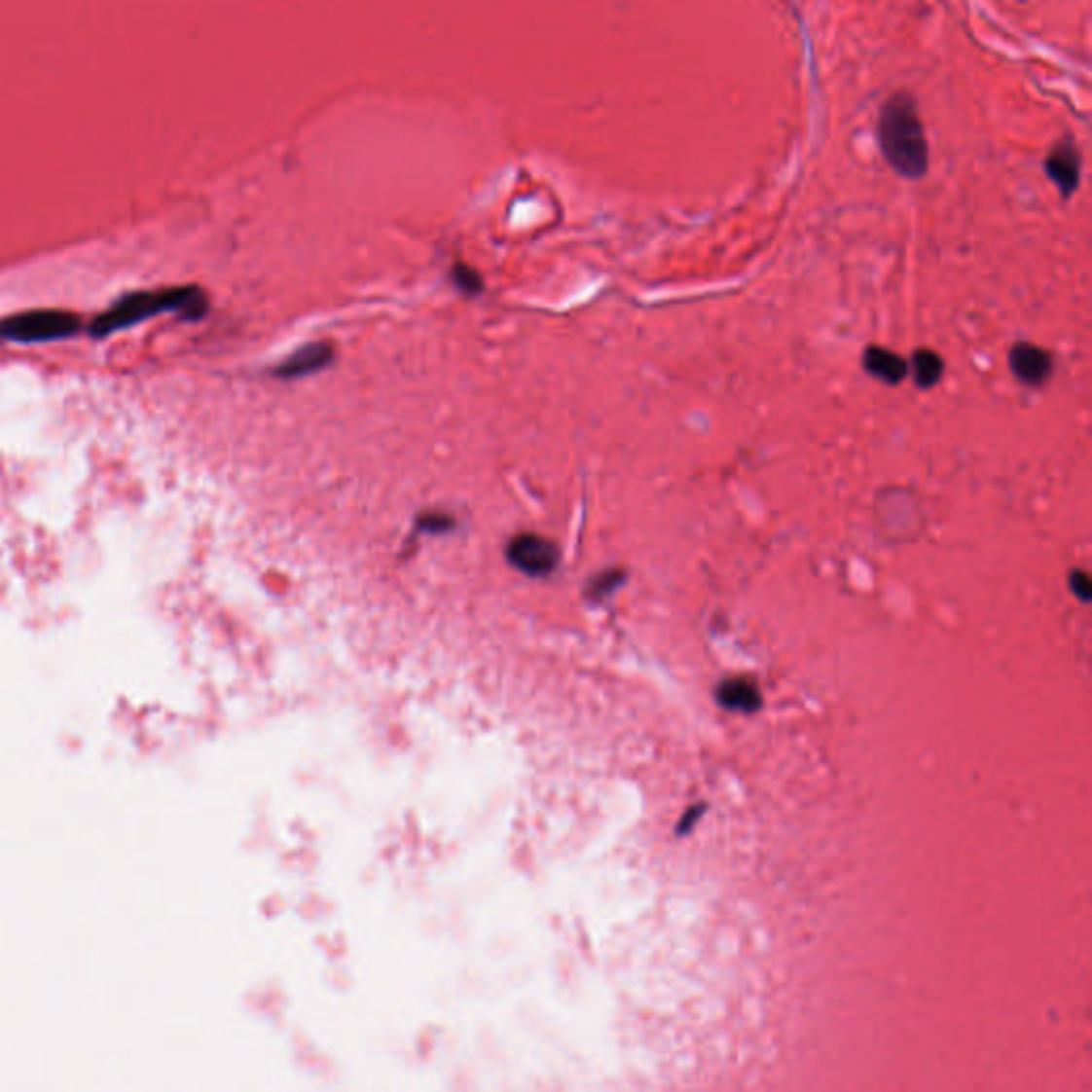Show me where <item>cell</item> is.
I'll use <instances>...</instances> for the list:
<instances>
[{"mask_svg": "<svg viewBox=\"0 0 1092 1092\" xmlns=\"http://www.w3.org/2000/svg\"><path fill=\"white\" fill-rule=\"evenodd\" d=\"M80 329V318L62 309H30L3 320L0 336L19 344H41L71 338Z\"/></svg>", "mask_w": 1092, "mask_h": 1092, "instance_id": "3", "label": "cell"}, {"mask_svg": "<svg viewBox=\"0 0 1092 1092\" xmlns=\"http://www.w3.org/2000/svg\"><path fill=\"white\" fill-rule=\"evenodd\" d=\"M626 581V572L623 570H604L600 572L598 576H594L592 581L587 585V596L594 598V600H601L610 596L615 589Z\"/></svg>", "mask_w": 1092, "mask_h": 1092, "instance_id": "11", "label": "cell"}, {"mask_svg": "<svg viewBox=\"0 0 1092 1092\" xmlns=\"http://www.w3.org/2000/svg\"><path fill=\"white\" fill-rule=\"evenodd\" d=\"M506 560L512 567L531 578H542L555 572L560 564V549L549 538L538 533H517L506 544Z\"/></svg>", "mask_w": 1092, "mask_h": 1092, "instance_id": "4", "label": "cell"}, {"mask_svg": "<svg viewBox=\"0 0 1092 1092\" xmlns=\"http://www.w3.org/2000/svg\"><path fill=\"white\" fill-rule=\"evenodd\" d=\"M205 308V297L195 286L139 291L120 299L114 308H109L105 314H100L92 322L91 331L94 338H107L111 333L135 327L143 320L163 314V311H184L188 316L199 318Z\"/></svg>", "mask_w": 1092, "mask_h": 1092, "instance_id": "2", "label": "cell"}, {"mask_svg": "<svg viewBox=\"0 0 1092 1092\" xmlns=\"http://www.w3.org/2000/svg\"><path fill=\"white\" fill-rule=\"evenodd\" d=\"M879 146L892 169L918 180L928 171V143L918 116L916 100L898 92L888 100L879 116Z\"/></svg>", "mask_w": 1092, "mask_h": 1092, "instance_id": "1", "label": "cell"}, {"mask_svg": "<svg viewBox=\"0 0 1092 1092\" xmlns=\"http://www.w3.org/2000/svg\"><path fill=\"white\" fill-rule=\"evenodd\" d=\"M453 528H455V519L451 515H444L440 510L422 512V515L417 519V529L427 533H444V531H451Z\"/></svg>", "mask_w": 1092, "mask_h": 1092, "instance_id": "12", "label": "cell"}, {"mask_svg": "<svg viewBox=\"0 0 1092 1092\" xmlns=\"http://www.w3.org/2000/svg\"><path fill=\"white\" fill-rule=\"evenodd\" d=\"M336 359V348L327 342H314L306 344V346L297 348L286 356L282 363L273 367V376L282 378V381H295V378H304L309 374L322 372Z\"/></svg>", "mask_w": 1092, "mask_h": 1092, "instance_id": "6", "label": "cell"}, {"mask_svg": "<svg viewBox=\"0 0 1092 1092\" xmlns=\"http://www.w3.org/2000/svg\"><path fill=\"white\" fill-rule=\"evenodd\" d=\"M1009 367L1013 376L1027 386H1043L1054 372L1052 354L1029 342L1013 344L1009 350Z\"/></svg>", "mask_w": 1092, "mask_h": 1092, "instance_id": "5", "label": "cell"}, {"mask_svg": "<svg viewBox=\"0 0 1092 1092\" xmlns=\"http://www.w3.org/2000/svg\"><path fill=\"white\" fill-rule=\"evenodd\" d=\"M717 700L730 710L753 712L762 707L760 689L749 678H728L717 689Z\"/></svg>", "mask_w": 1092, "mask_h": 1092, "instance_id": "9", "label": "cell"}, {"mask_svg": "<svg viewBox=\"0 0 1092 1092\" xmlns=\"http://www.w3.org/2000/svg\"><path fill=\"white\" fill-rule=\"evenodd\" d=\"M1045 173L1050 180L1058 186V191L1063 197H1072L1079 186V154L1065 141L1061 146H1056L1045 161Z\"/></svg>", "mask_w": 1092, "mask_h": 1092, "instance_id": "7", "label": "cell"}, {"mask_svg": "<svg viewBox=\"0 0 1092 1092\" xmlns=\"http://www.w3.org/2000/svg\"><path fill=\"white\" fill-rule=\"evenodd\" d=\"M862 365L866 374H871L873 378H877V381H882L886 384L902 382L909 372V363L902 359L900 354L879 346H868L864 350Z\"/></svg>", "mask_w": 1092, "mask_h": 1092, "instance_id": "8", "label": "cell"}, {"mask_svg": "<svg viewBox=\"0 0 1092 1092\" xmlns=\"http://www.w3.org/2000/svg\"><path fill=\"white\" fill-rule=\"evenodd\" d=\"M1069 587H1072V592L1082 601H1088L1092 596L1090 576L1084 570H1074L1069 574Z\"/></svg>", "mask_w": 1092, "mask_h": 1092, "instance_id": "14", "label": "cell"}, {"mask_svg": "<svg viewBox=\"0 0 1092 1092\" xmlns=\"http://www.w3.org/2000/svg\"><path fill=\"white\" fill-rule=\"evenodd\" d=\"M453 282L463 288L465 293L476 295L483 291V277L478 275L472 267H465V265H456L453 270Z\"/></svg>", "mask_w": 1092, "mask_h": 1092, "instance_id": "13", "label": "cell"}, {"mask_svg": "<svg viewBox=\"0 0 1092 1092\" xmlns=\"http://www.w3.org/2000/svg\"><path fill=\"white\" fill-rule=\"evenodd\" d=\"M702 809H705V807H694V809H689V813H687V816H685V819L681 821V830H683V832H685V830H689V826H694V823L698 821V818L702 816Z\"/></svg>", "mask_w": 1092, "mask_h": 1092, "instance_id": "15", "label": "cell"}, {"mask_svg": "<svg viewBox=\"0 0 1092 1092\" xmlns=\"http://www.w3.org/2000/svg\"><path fill=\"white\" fill-rule=\"evenodd\" d=\"M911 370H913V381H916L920 388H932L941 381L945 367H943V359L937 352L924 348L913 354Z\"/></svg>", "mask_w": 1092, "mask_h": 1092, "instance_id": "10", "label": "cell"}]
</instances>
